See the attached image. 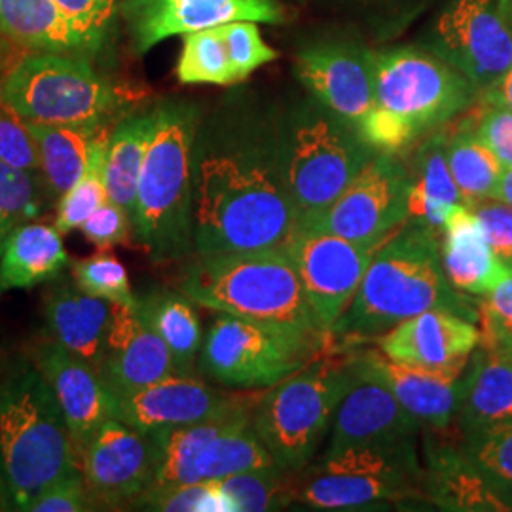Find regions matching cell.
I'll use <instances>...</instances> for the list:
<instances>
[{
  "mask_svg": "<svg viewBox=\"0 0 512 512\" xmlns=\"http://www.w3.org/2000/svg\"><path fill=\"white\" fill-rule=\"evenodd\" d=\"M4 57H6V48H4V42L0 40V71H2V65H4Z\"/></svg>",
  "mask_w": 512,
  "mask_h": 512,
  "instance_id": "cell-54",
  "label": "cell"
},
{
  "mask_svg": "<svg viewBox=\"0 0 512 512\" xmlns=\"http://www.w3.org/2000/svg\"><path fill=\"white\" fill-rule=\"evenodd\" d=\"M285 249L321 329L330 334L359 291L376 247L319 230H294Z\"/></svg>",
  "mask_w": 512,
  "mask_h": 512,
  "instance_id": "cell-14",
  "label": "cell"
},
{
  "mask_svg": "<svg viewBox=\"0 0 512 512\" xmlns=\"http://www.w3.org/2000/svg\"><path fill=\"white\" fill-rule=\"evenodd\" d=\"M0 35L33 52H97L55 0H0Z\"/></svg>",
  "mask_w": 512,
  "mask_h": 512,
  "instance_id": "cell-28",
  "label": "cell"
},
{
  "mask_svg": "<svg viewBox=\"0 0 512 512\" xmlns=\"http://www.w3.org/2000/svg\"><path fill=\"white\" fill-rule=\"evenodd\" d=\"M332 336H310L220 313L203 338L198 368L217 384L270 389L321 359Z\"/></svg>",
  "mask_w": 512,
  "mask_h": 512,
  "instance_id": "cell-11",
  "label": "cell"
},
{
  "mask_svg": "<svg viewBox=\"0 0 512 512\" xmlns=\"http://www.w3.org/2000/svg\"><path fill=\"white\" fill-rule=\"evenodd\" d=\"M61 236L55 226L35 222L12 232L0 253V293L57 279L71 262Z\"/></svg>",
  "mask_w": 512,
  "mask_h": 512,
  "instance_id": "cell-29",
  "label": "cell"
},
{
  "mask_svg": "<svg viewBox=\"0 0 512 512\" xmlns=\"http://www.w3.org/2000/svg\"><path fill=\"white\" fill-rule=\"evenodd\" d=\"M291 505L311 511H366L425 501L418 439L349 448L291 476Z\"/></svg>",
  "mask_w": 512,
  "mask_h": 512,
  "instance_id": "cell-8",
  "label": "cell"
},
{
  "mask_svg": "<svg viewBox=\"0 0 512 512\" xmlns=\"http://www.w3.org/2000/svg\"><path fill=\"white\" fill-rule=\"evenodd\" d=\"M291 476L277 465H270L222 478L219 486L234 505V512L281 511L291 507Z\"/></svg>",
  "mask_w": 512,
  "mask_h": 512,
  "instance_id": "cell-39",
  "label": "cell"
},
{
  "mask_svg": "<svg viewBox=\"0 0 512 512\" xmlns=\"http://www.w3.org/2000/svg\"><path fill=\"white\" fill-rule=\"evenodd\" d=\"M423 495L440 511L509 512L512 505L478 473L461 446L423 429Z\"/></svg>",
  "mask_w": 512,
  "mask_h": 512,
  "instance_id": "cell-24",
  "label": "cell"
},
{
  "mask_svg": "<svg viewBox=\"0 0 512 512\" xmlns=\"http://www.w3.org/2000/svg\"><path fill=\"white\" fill-rule=\"evenodd\" d=\"M158 448L150 433L109 418L80 458L95 511L131 509L154 484Z\"/></svg>",
  "mask_w": 512,
  "mask_h": 512,
  "instance_id": "cell-15",
  "label": "cell"
},
{
  "mask_svg": "<svg viewBox=\"0 0 512 512\" xmlns=\"http://www.w3.org/2000/svg\"><path fill=\"white\" fill-rule=\"evenodd\" d=\"M512 420V351L478 344L463 372L458 421L461 435L476 427Z\"/></svg>",
  "mask_w": 512,
  "mask_h": 512,
  "instance_id": "cell-27",
  "label": "cell"
},
{
  "mask_svg": "<svg viewBox=\"0 0 512 512\" xmlns=\"http://www.w3.org/2000/svg\"><path fill=\"white\" fill-rule=\"evenodd\" d=\"M296 74L315 101L349 128L361 131L374 107L370 52L342 42H319L298 54Z\"/></svg>",
  "mask_w": 512,
  "mask_h": 512,
  "instance_id": "cell-17",
  "label": "cell"
},
{
  "mask_svg": "<svg viewBox=\"0 0 512 512\" xmlns=\"http://www.w3.org/2000/svg\"><path fill=\"white\" fill-rule=\"evenodd\" d=\"M78 230L84 234V238L92 241L93 245H97L99 249H110L114 245L128 243L133 222L126 209L109 200L105 205H101Z\"/></svg>",
  "mask_w": 512,
  "mask_h": 512,
  "instance_id": "cell-48",
  "label": "cell"
},
{
  "mask_svg": "<svg viewBox=\"0 0 512 512\" xmlns=\"http://www.w3.org/2000/svg\"><path fill=\"white\" fill-rule=\"evenodd\" d=\"M156 126V107L122 118L110 129L105 158V184L109 200L128 211L135 219L137 188L147 148Z\"/></svg>",
  "mask_w": 512,
  "mask_h": 512,
  "instance_id": "cell-31",
  "label": "cell"
},
{
  "mask_svg": "<svg viewBox=\"0 0 512 512\" xmlns=\"http://www.w3.org/2000/svg\"><path fill=\"white\" fill-rule=\"evenodd\" d=\"M46 317L54 340L99 370L112 321V304L84 293L78 285L61 283L46 298Z\"/></svg>",
  "mask_w": 512,
  "mask_h": 512,
  "instance_id": "cell-26",
  "label": "cell"
},
{
  "mask_svg": "<svg viewBox=\"0 0 512 512\" xmlns=\"http://www.w3.org/2000/svg\"><path fill=\"white\" fill-rule=\"evenodd\" d=\"M54 389L35 363L0 374V480L12 511H29L38 495L80 473Z\"/></svg>",
  "mask_w": 512,
  "mask_h": 512,
  "instance_id": "cell-3",
  "label": "cell"
},
{
  "mask_svg": "<svg viewBox=\"0 0 512 512\" xmlns=\"http://www.w3.org/2000/svg\"><path fill=\"white\" fill-rule=\"evenodd\" d=\"M198 109L184 101L156 105V126L137 188L133 232L152 262L194 255V145Z\"/></svg>",
  "mask_w": 512,
  "mask_h": 512,
  "instance_id": "cell-6",
  "label": "cell"
},
{
  "mask_svg": "<svg viewBox=\"0 0 512 512\" xmlns=\"http://www.w3.org/2000/svg\"><path fill=\"white\" fill-rule=\"evenodd\" d=\"M196 141L194 255L285 247L298 217L279 165L275 124L226 126Z\"/></svg>",
  "mask_w": 512,
  "mask_h": 512,
  "instance_id": "cell-1",
  "label": "cell"
},
{
  "mask_svg": "<svg viewBox=\"0 0 512 512\" xmlns=\"http://www.w3.org/2000/svg\"><path fill=\"white\" fill-rule=\"evenodd\" d=\"M480 222L486 241L499 264L512 272V207L495 198L467 205Z\"/></svg>",
  "mask_w": 512,
  "mask_h": 512,
  "instance_id": "cell-46",
  "label": "cell"
},
{
  "mask_svg": "<svg viewBox=\"0 0 512 512\" xmlns=\"http://www.w3.org/2000/svg\"><path fill=\"white\" fill-rule=\"evenodd\" d=\"M241 397L203 384L196 376L175 374L160 382L110 395L112 418L152 433L217 416Z\"/></svg>",
  "mask_w": 512,
  "mask_h": 512,
  "instance_id": "cell-19",
  "label": "cell"
},
{
  "mask_svg": "<svg viewBox=\"0 0 512 512\" xmlns=\"http://www.w3.org/2000/svg\"><path fill=\"white\" fill-rule=\"evenodd\" d=\"M423 425L385 387L355 376L338 404L329 427V439L321 458L349 448L382 446L418 439Z\"/></svg>",
  "mask_w": 512,
  "mask_h": 512,
  "instance_id": "cell-22",
  "label": "cell"
},
{
  "mask_svg": "<svg viewBox=\"0 0 512 512\" xmlns=\"http://www.w3.org/2000/svg\"><path fill=\"white\" fill-rule=\"evenodd\" d=\"M181 293L196 306L310 336L321 329L285 247L188 256Z\"/></svg>",
  "mask_w": 512,
  "mask_h": 512,
  "instance_id": "cell-4",
  "label": "cell"
},
{
  "mask_svg": "<svg viewBox=\"0 0 512 512\" xmlns=\"http://www.w3.org/2000/svg\"><path fill=\"white\" fill-rule=\"evenodd\" d=\"M270 465H275L274 459L258 439L253 423L241 421L203 444L192 463L188 484L219 482L222 478Z\"/></svg>",
  "mask_w": 512,
  "mask_h": 512,
  "instance_id": "cell-34",
  "label": "cell"
},
{
  "mask_svg": "<svg viewBox=\"0 0 512 512\" xmlns=\"http://www.w3.org/2000/svg\"><path fill=\"white\" fill-rule=\"evenodd\" d=\"M109 133V126H105L97 133L90 150V160L82 177L71 190H67L59 198L54 226L61 234L78 230L101 205L109 202V192L105 184V158Z\"/></svg>",
  "mask_w": 512,
  "mask_h": 512,
  "instance_id": "cell-36",
  "label": "cell"
},
{
  "mask_svg": "<svg viewBox=\"0 0 512 512\" xmlns=\"http://www.w3.org/2000/svg\"><path fill=\"white\" fill-rule=\"evenodd\" d=\"M0 162L25 171H40V154L29 124L16 112L0 109Z\"/></svg>",
  "mask_w": 512,
  "mask_h": 512,
  "instance_id": "cell-45",
  "label": "cell"
},
{
  "mask_svg": "<svg viewBox=\"0 0 512 512\" xmlns=\"http://www.w3.org/2000/svg\"><path fill=\"white\" fill-rule=\"evenodd\" d=\"M427 50L486 93L512 67V0H450L427 38Z\"/></svg>",
  "mask_w": 512,
  "mask_h": 512,
  "instance_id": "cell-13",
  "label": "cell"
},
{
  "mask_svg": "<svg viewBox=\"0 0 512 512\" xmlns=\"http://www.w3.org/2000/svg\"><path fill=\"white\" fill-rule=\"evenodd\" d=\"M439 241L444 274L459 293L482 298L509 274L495 258L480 222L465 203L450 211Z\"/></svg>",
  "mask_w": 512,
  "mask_h": 512,
  "instance_id": "cell-25",
  "label": "cell"
},
{
  "mask_svg": "<svg viewBox=\"0 0 512 512\" xmlns=\"http://www.w3.org/2000/svg\"><path fill=\"white\" fill-rule=\"evenodd\" d=\"M177 78L181 84H236L220 25L184 35Z\"/></svg>",
  "mask_w": 512,
  "mask_h": 512,
  "instance_id": "cell-38",
  "label": "cell"
},
{
  "mask_svg": "<svg viewBox=\"0 0 512 512\" xmlns=\"http://www.w3.org/2000/svg\"><path fill=\"white\" fill-rule=\"evenodd\" d=\"M0 103L25 122L103 128L122 95L82 55L33 52L2 80Z\"/></svg>",
  "mask_w": 512,
  "mask_h": 512,
  "instance_id": "cell-10",
  "label": "cell"
},
{
  "mask_svg": "<svg viewBox=\"0 0 512 512\" xmlns=\"http://www.w3.org/2000/svg\"><path fill=\"white\" fill-rule=\"evenodd\" d=\"M372 67L374 107L359 133L376 152H403L475 99L473 84L431 52L399 48L372 54Z\"/></svg>",
  "mask_w": 512,
  "mask_h": 512,
  "instance_id": "cell-5",
  "label": "cell"
},
{
  "mask_svg": "<svg viewBox=\"0 0 512 512\" xmlns=\"http://www.w3.org/2000/svg\"><path fill=\"white\" fill-rule=\"evenodd\" d=\"M33 363L52 385L78 459L82 458L101 425L112 418L109 389L93 366L57 340L40 342L33 349Z\"/></svg>",
  "mask_w": 512,
  "mask_h": 512,
  "instance_id": "cell-21",
  "label": "cell"
},
{
  "mask_svg": "<svg viewBox=\"0 0 512 512\" xmlns=\"http://www.w3.org/2000/svg\"><path fill=\"white\" fill-rule=\"evenodd\" d=\"M35 135L40 154V171L48 196L59 200L82 177L93 139L105 128L93 126H50L27 122Z\"/></svg>",
  "mask_w": 512,
  "mask_h": 512,
  "instance_id": "cell-33",
  "label": "cell"
},
{
  "mask_svg": "<svg viewBox=\"0 0 512 512\" xmlns=\"http://www.w3.org/2000/svg\"><path fill=\"white\" fill-rule=\"evenodd\" d=\"M95 511L82 471L59 480L44 494L38 495L27 512H86Z\"/></svg>",
  "mask_w": 512,
  "mask_h": 512,
  "instance_id": "cell-50",
  "label": "cell"
},
{
  "mask_svg": "<svg viewBox=\"0 0 512 512\" xmlns=\"http://www.w3.org/2000/svg\"><path fill=\"white\" fill-rule=\"evenodd\" d=\"M74 27L99 50L109 35L118 0H55Z\"/></svg>",
  "mask_w": 512,
  "mask_h": 512,
  "instance_id": "cell-47",
  "label": "cell"
},
{
  "mask_svg": "<svg viewBox=\"0 0 512 512\" xmlns=\"http://www.w3.org/2000/svg\"><path fill=\"white\" fill-rule=\"evenodd\" d=\"M137 311L148 327L164 340L177 372L196 376V361L203 344L196 304L181 291H152L137 298Z\"/></svg>",
  "mask_w": 512,
  "mask_h": 512,
  "instance_id": "cell-32",
  "label": "cell"
},
{
  "mask_svg": "<svg viewBox=\"0 0 512 512\" xmlns=\"http://www.w3.org/2000/svg\"><path fill=\"white\" fill-rule=\"evenodd\" d=\"M410 188L412 173L397 154L376 152L325 211L296 230H319L378 249L408 222Z\"/></svg>",
  "mask_w": 512,
  "mask_h": 512,
  "instance_id": "cell-12",
  "label": "cell"
},
{
  "mask_svg": "<svg viewBox=\"0 0 512 512\" xmlns=\"http://www.w3.org/2000/svg\"><path fill=\"white\" fill-rule=\"evenodd\" d=\"M494 198L512 207V167H503L499 183L495 186Z\"/></svg>",
  "mask_w": 512,
  "mask_h": 512,
  "instance_id": "cell-52",
  "label": "cell"
},
{
  "mask_svg": "<svg viewBox=\"0 0 512 512\" xmlns=\"http://www.w3.org/2000/svg\"><path fill=\"white\" fill-rule=\"evenodd\" d=\"M376 340L380 351L395 363L450 372L467 368L480 344V329L454 311L427 310Z\"/></svg>",
  "mask_w": 512,
  "mask_h": 512,
  "instance_id": "cell-20",
  "label": "cell"
},
{
  "mask_svg": "<svg viewBox=\"0 0 512 512\" xmlns=\"http://www.w3.org/2000/svg\"><path fill=\"white\" fill-rule=\"evenodd\" d=\"M475 133L503 167H512V110L486 101L476 118Z\"/></svg>",
  "mask_w": 512,
  "mask_h": 512,
  "instance_id": "cell-49",
  "label": "cell"
},
{
  "mask_svg": "<svg viewBox=\"0 0 512 512\" xmlns=\"http://www.w3.org/2000/svg\"><path fill=\"white\" fill-rule=\"evenodd\" d=\"M353 380L348 357H321L256 399L251 423L279 469L296 475L313 463Z\"/></svg>",
  "mask_w": 512,
  "mask_h": 512,
  "instance_id": "cell-9",
  "label": "cell"
},
{
  "mask_svg": "<svg viewBox=\"0 0 512 512\" xmlns=\"http://www.w3.org/2000/svg\"><path fill=\"white\" fill-rule=\"evenodd\" d=\"M348 363L355 376L385 387L420 421L423 429L446 431L458 416L463 399V372H435L401 365L378 349L349 351Z\"/></svg>",
  "mask_w": 512,
  "mask_h": 512,
  "instance_id": "cell-18",
  "label": "cell"
},
{
  "mask_svg": "<svg viewBox=\"0 0 512 512\" xmlns=\"http://www.w3.org/2000/svg\"><path fill=\"white\" fill-rule=\"evenodd\" d=\"M446 160L465 205L494 198L495 186L503 173V164L478 139L475 128L465 124L456 133L448 135Z\"/></svg>",
  "mask_w": 512,
  "mask_h": 512,
  "instance_id": "cell-35",
  "label": "cell"
},
{
  "mask_svg": "<svg viewBox=\"0 0 512 512\" xmlns=\"http://www.w3.org/2000/svg\"><path fill=\"white\" fill-rule=\"evenodd\" d=\"M480 344L512 351V272L478 302Z\"/></svg>",
  "mask_w": 512,
  "mask_h": 512,
  "instance_id": "cell-44",
  "label": "cell"
},
{
  "mask_svg": "<svg viewBox=\"0 0 512 512\" xmlns=\"http://www.w3.org/2000/svg\"><path fill=\"white\" fill-rule=\"evenodd\" d=\"M220 27L236 82L245 80L277 57V52L264 42L256 21H230Z\"/></svg>",
  "mask_w": 512,
  "mask_h": 512,
  "instance_id": "cell-43",
  "label": "cell"
},
{
  "mask_svg": "<svg viewBox=\"0 0 512 512\" xmlns=\"http://www.w3.org/2000/svg\"><path fill=\"white\" fill-rule=\"evenodd\" d=\"M275 139L296 226L325 211L376 154L357 129L315 99L289 110L275 124Z\"/></svg>",
  "mask_w": 512,
  "mask_h": 512,
  "instance_id": "cell-7",
  "label": "cell"
},
{
  "mask_svg": "<svg viewBox=\"0 0 512 512\" xmlns=\"http://www.w3.org/2000/svg\"><path fill=\"white\" fill-rule=\"evenodd\" d=\"M427 310L454 311L478 325V304L448 281L437 234L406 222L376 249L361 287L330 330L332 340H374Z\"/></svg>",
  "mask_w": 512,
  "mask_h": 512,
  "instance_id": "cell-2",
  "label": "cell"
},
{
  "mask_svg": "<svg viewBox=\"0 0 512 512\" xmlns=\"http://www.w3.org/2000/svg\"><path fill=\"white\" fill-rule=\"evenodd\" d=\"M461 450L512 505V420L488 423L465 433Z\"/></svg>",
  "mask_w": 512,
  "mask_h": 512,
  "instance_id": "cell-37",
  "label": "cell"
},
{
  "mask_svg": "<svg viewBox=\"0 0 512 512\" xmlns=\"http://www.w3.org/2000/svg\"><path fill=\"white\" fill-rule=\"evenodd\" d=\"M74 279L84 293L103 298L110 304L137 306V296L131 293L124 264L110 253H97L74 262Z\"/></svg>",
  "mask_w": 512,
  "mask_h": 512,
  "instance_id": "cell-42",
  "label": "cell"
},
{
  "mask_svg": "<svg viewBox=\"0 0 512 512\" xmlns=\"http://www.w3.org/2000/svg\"><path fill=\"white\" fill-rule=\"evenodd\" d=\"M484 99L501 105L505 109L512 110V67L507 71V74L495 84L494 88H490L488 92L484 93Z\"/></svg>",
  "mask_w": 512,
  "mask_h": 512,
  "instance_id": "cell-51",
  "label": "cell"
},
{
  "mask_svg": "<svg viewBox=\"0 0 512 512\" xmlns=\"http://www.w3.org/2000/svg\"><path fill=\"white\" fill-rule=\"evenodd\" d=\"M0 511H12V505H10V501H8V495L4 492L2 480H0Z\"/></svg>",
  "mask_w": 512,
  "mask_h": 512,
  "instance_id": "cell-53",
  "label": "cell"
},
{
  "mask_svg": "<svg viewBox=\"0 0 512 512\" xmlns=\"http://www.w3.org/2000/svg\"><path fill=\"white\" fill-rule=\"evenodd\" d=\"M131 509L158 512H234L219 482L150 486Z\"/></svg>",
  "mask_w": 512,
  "mask_h": 512,
  "instance_id": "cell-41",
  "label": "cell"
},
{
  "mask_svg": "<svg viewBox=\"0 0 512 512\" xmlns=\"http://www.w3.org/2000/svg\"><path fill=\"white\" fill-rule=\"evenodd\" d=\"M40 213V184L37 171H25L0 162V253L6 239L19 226L37 219Z\"/></svg>",
  "mask_w": 512,
  "mask_h": 512,
  "instance_id": "cell-40",
  "label": "cell"
},
{
  "mask_svg": "<svg viewBox=\"0 0 512 512\" xmlns=\"http://www.w3.org/2000/svg\"><path fill=\"white\" fill-rule=\"evenodd\" d=\"M110 395L139 389L179 374L164 340L150 329L137 306L112 304L107 346L97 370Z\"/></svg>",
  "mask_w": 512,
  "mask_h": 512,
  "instance_id": "cell-23",
  "label": "cell"
},
{
  "mask_svg": "<svg viewBox=\"0 0 512 512\" xmlns=\"http://www.w3.org/2000/svg\"><path fill=\"white\" fill-rule=\"evenodd\" d=\"M446 131H433L416 150L410 188V222H418L440 238L450 211L463 203L446 160Z\"/></svg>",
  "mask_w": 512,
  "mask_h": 512,
  "instance_id": "cell-30",
  "label": "cell"
},
{
  "mask_svg": "<svg viewBox=\"0 0 512 512\" xmlns=\"http://www.w3.org/2000/svg\"><path fill=\"white\" fill-rule=\"evenodd\" d=\"M122 16L139 54L165 38L184 37L230 21L275 25L285 19L277 0H124Z\"/></svg>",
  "mask_w": 512,
  "mask_h": 512,
  "instance_id": "cell-16",
  "label": "cell"
}]
</instances>
